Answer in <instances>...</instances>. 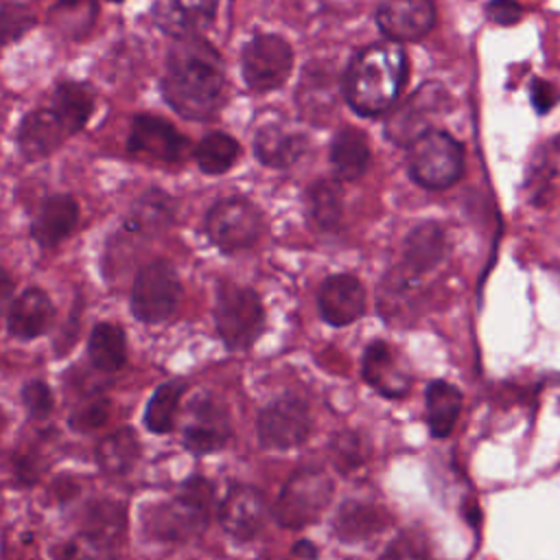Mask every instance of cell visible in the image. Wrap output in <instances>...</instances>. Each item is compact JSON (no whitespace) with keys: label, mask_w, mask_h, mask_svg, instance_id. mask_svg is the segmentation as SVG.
<instances>
[{"label":"cell","mask_w":560,"mask_h":560,"mask_svg":"<svg viewBox=\"0 0 560 560\" xmlns=\"http://www.w3.org/2000/svg\"><path fill=\"white\" fill-rule=\"evenodd\" d=\"M162 94L184 118L212 116L223 94V63L217 50L199 37L179 39L166 59Z\"/></svg>","instance_id":"cell-1"},{"label":"cell","mask_w":560,"mask_h":560,"mask_svg":"<svg viewBox=\"0 0 560 560\" xmlns=\"http://www.w3.org/2000/svg\"><path fill=\"white\" fill-rule=\"evenodd\" d=\"M405 79V50L392 39L376 42L350 61L343 79L346 101L361 116L383 114L398 98Z\"/></svg>","instance_id":"cell-2"},{"label":"cell","mask_w":560,"mask_h":560,"mask_svg":"<svg viewBox=\"0 0 560 560\" xmlns=\"http://www.w3.org/2000/svg\"><path fill=\"white\" fill-rule=\"evenodd\" d=\"M212 499V483H208L203 477H190L182 483L175 499L147 510V532L164 542H188L206 529Z\"/></svg>","instance_id":"cell-3"},{"label":"cell","mask_w":560,"mask_h":560,"mask_svg":"<svg viewBox=\"0 0 560 560\" xmlns=\"http://www.w3.org/2000/svg\"><path fill=\"white\" fill-rule=\"evenodd\" d=\"M407 171L424 188H448L464 173V149L446 131L427 129L409 144Z\"/></svg>","instance_id":"cell-4"},{"label":"cell","mask_w":560,"mask_h":560,"mask_svg":"<svg viewBox=\"0 0 560 560\" xmlns=\"http://www.w3.org/2000/svg\"><path fill=\"white\" fill-rule=\"evenodd\" d=\"M332 499V479L322 468H300L282 486L273 516L282 527L300 529L322 516Z\"/></svg>","instance_id":"cell-5"},{"label":"cell","mask_w":560,"mask_h":560,"mask_svg":"<svg viewBox=\"0 0 560 560\" xmlns=\"http://www.w3.org/2000/svg\"><path fill=\"white\" fill-rule=\"evenodd\" d=\"M262 304L258 295L238 284H221L214 302V324L230 350L249 348L262 332Z\"/></svg>","instance_id":"cell-6"},{"label":"cell","mask_w":560,"mask_h":560,"mask_svg":"<svg viewBox=\"0 0 560 560\" xmlns=\"http://www.w3.org/2000/svg\"><path fill=\"white\" fill-rule=\"evenodd\" d=\"M182 295V287L175 269L164 260L144 265L131 291V311L140 322L158 324L173 315Z\"/></svg>","instance_id":"cell-7"},{"label":"cell","mask_w":560,"mask_h":560,"mask_svg":"<svg viewBox=\"0 0 560 560\" xmlns=\"http://www.w3.org/2000/svg\"><path fill=\"white\" fill-rule=\"evenodd\" d=\"M260 228L262 217L258 208L243 197L217 201L206 217V232L223 252L252 247L260 236Z\"/></svg>","instance_id":"cell-8"},{"label":"cell","mask_w":560,"mask_h":560,"mask_svg":"<svg viewBox=\"0 0 560 560\" xmlns=\"http://www.w3.org/2000/svg\"><path fill=\"white\" fill-rule=\"evenodd\" d=\"M293 66L291 46L278 35H256L243 48V77L252 90L280 88Z\"/></svg>","instance_id":"cell-9"},{"label":"cell","mask_w":560,"mask_h":560,"mask_svg":"<svg viewBox=\"0 0 560 560\" xmlns=\"http://www.w3.org/2000/svg\"><path fill=\"white\" fill-rule=\"evenodd\" d=\"M258 440L265 448H291L306 440L311 413L300 398H280L258 413Z\"/></svg>","instance_id":"cell-10"},{"label":"cell","mask_w":560,"mask_h":560,"mask_svg":"<svg viewBox=\"0 0 560 560\" xmlns=\"http://www.w3.org/2000/svg\"><path fill=\"white\" fill-rule=\"evenodd\" d=\"M230 440V420L225 409L210 396H197L188 407L184 444L188 451L203 455L223 448Z\"/></svg>","instance_id":"cell-11"},{"label":"cell","mask_w":560,"mask_h":560,"mask_svg":"<svg viewBox=\"0 0 560 560\" xmlns=\"http://www.w3.org/2000/svg\"><path fill=\"white\" fill-rule=\"evenodd\" d=\"M383 35L392 42H416L424 37L435 22L431 0H385L376 11Z\"/></svg>","instance_id":"cell-12"},{"label":"cell","mask_w":560,"mask_h":560,"mask_svg":"<svg viewBox=\"0 0 560 560\" xmlns=\"http://www.w3.org/2000/svg\"><path fill=\"white\" fill-rule=\"evenodd\" d=\"M127 147L131 153H142V155H151L155 160L175 162L186 153L188 142L166 120L149 116V114H140L133 118Z\"/></svg>","instance_id":"cell-13"},{"label":"cell","mask_w":560,"mask_h":560,"mask_svg":"<svg viewBox=\"0 0 560 560\" xmlns=\"http://www.w3.org/2000/svg\"><path fill=\"white\" fill-rule=\"evenodd\" d=\"M317 308L319 315L332 326L352 324L365 311V291L354 276H330L319 287Z\"/></svg>","instance_id":"cell-14"},{"label":"cell","mask_w":560,"mask_h":560,"mask_svg":"<svg viewBox=\"0 0 560 560\" xmlns=\"http://www.w3.org/2000/svg\"><path fill=\"white\" fill-rule=\"evenodd\" d=\"M265 516V499L252 486H234L219 508V521L223 529L238 540L254 538L260 532Z\"/></svg>","instance_id":"cell-15"},{"label":"cell","mask_w":560,"mask_h":560,"mask_svg":"<svg viewBox=\"0 0 560 560\" xmlns=\"http://www.w3.org/2000/svg\"><path fill=\"white\" fill-rule=\"evenodd\" d=\"M217 2L219 0H155L153 13L166 33L184 39L195 37L212 22Z\"/></svg>","instance_id":"cell-16"},{"label":"cell","mask_w":560,"mask_h":560,"mask_svg":"<svg viewBox=\"0 0 560 560\" xmlns=\"http://www.w3.org/2000/svg\"><path fill=\"white\" fill-rule=\"evenodd\" d=\"M304 149H306V136L280 122L262 125L254 138L256 158L262 164L273 168L291 166L293 162L300 160Z\"/></svg>","instance_id":"cell-17"},{"label":"cell","mask_w":560,"mask_h":560,"mask_svg":"<svg viewBox=\"0 0 560 560\" xmlns=\"http://www.w3.org/2000/svg\"><path fill=\"white\" fill-rule=\"evenodd\" d=\"M363 378L387 398H400L409 389V376L398 365L394 350L385 341L368 346L363 354Z\"/></svg>","instance_id":"cell-18"},{"label":"cell","mask_w":560,"mask_h":560,"mask_svg":"<svg viewBox=\"0 0 560 560\" xmlns=\"http://www.w3.org/2000/svg\"><path fill=\"white\" fill-rule=\"evenodd\" d=\"M52 319V304L48 295L31 287L24 293H20L7 313V328L18 339H33L46 332Z\"/></svg>","instance_id":"cell-19"},{"label":"cell","mask_w":560,"mask_h":560,"mask_svg":"<svg viewBox=\"0 0 560 560\" xmlns=\"http://www.w3.org/2000/svg\"><path fill=\"white\" fill-rule=\"evenodd\" d=\"M66 136L68 131L52 109H37L24 116L18 129V144L26 158H44L52 153Z\"/></svg>","instance_id":"cell-20"},{"label":"cell","mask_w":560,"mask_h":560,"mask_svg":"<svg viewBox=\"0 0 560 560\" xmlns=\"http://www.w3.org/2000/svg\"><path fill=\"white\" fill-rule=\"evenodd\" d=\"M79 219L77 201L70 195H55L44 201L35 221H33V238L42 247H52L61 243L74 228Z\"/></svg>","instance_id":"cell-21"},{"label":"cell","mask_w":560,"mask_h":560,"mask_svg":"<svg viewBox=\"0 0 560 560\" xmlns=\"http://www.w3.org/2000/svg\"><path fill=\"white\" fill-rule=\"evenodd\" d=\"M330 162L339 179H357L370 162V142L361 129H341L330 142Z\"/></svg>","instance_id":"cell-22"},{"label":"cell","mask_w":560,"mask_h":560,"mask_svg":"<svg viewBox=\"0 0 560 560\" xmlns=\"http://www.w3.org/2000/svg\"><path fill=\"white\" fill-rule=\"evenodd\" d=\"M462 409V392L446 383L433 381L427 387V424L433 438H446L459 416Z\"/></svg>","instance_id":"cell-23"},{"label":"cell","mask_w":560,"mask_h":560,"mask_svg":"<svg viewBox=\"0 0 560 560\" xmlns=\"http://www.w3.org/2000/svg\"><path fill=\"white\" fill-rule=\"evenodd\" d=\"M140 457V442L129 427L105 435L96 444V462L107 475H125Z\"/></svg>","instance_id":"cell-24"},{"label":"cell","mask_w":560,"mask_h":560,"mask_svg":"<svg viewBox=\"0 0 560 560\" xmlns=\"http://www.w3.org/2000/svg\"><path fill=\"white\" fill-rule=\"evenodd\" d=\"M90 361L101 372H116L127 361V343L125 332L116 324L101 322L92 328L88 343Z\"/></svg>","instance_id":"cell-25"},{"label":"cell","mask_w":560,"mask_h":560,"mask_svg":"<svg viewBox=\"0 0 560 560\" xmlns=\"http://www.w3.org/2000/svg\"><path fill=\"white\" fill-rule=\"evenodd\" d=\"M92 107H94L92 92L83 83H72V81L59 83L52 94V112L57 114V118L61 120L68 133L79 131L88 122Z\"/></svg>","instance_id":"cell-26"},{"label":"cell","mask_w":560,"mask_h":560,"mask_svg":"<svg viewBox=\"0 0 560 560\" xmlns=\"http://www.w3.org/2000/svg\"><path fill=\"white\" fill-rule=\"evenodd\" d=\"M442 249H444L442 230L435 223L427 221L409 232L402 254H405L407 267H411L413 271H427L442 258Z\"/></svg>","instance_id":"cell-27"},{"label":"cell","mask_w":560,"mask_h":560,"mask_svg":"<svg viewBox=\"0 0 560 560\" xmlns=\"http://www.w3.org/2000/svg\"><path fill=\"white\" fill-rule=\"evenodd\" d=\"M385 527V516L374 505L365 503H343L337 518H335V532L343 540H361L365 536H372Z\"/></svg>","instance_id":"cell-28"},{"label":"cell","mask_w":560,"mask_h":560,"mask_svg":"<svg viewBox=\"0 0 560 560\" xmlns=\"http://www.w3.org/2000/svg\"><path fill=\"white\" fill-rule=\"evenodd\" d=\"M184 389L186 385L182 381H168L153 392L144 409L147 429H151L153 433H168L173 429Z\"/></svg>","instance_id":"cell-29"},{"label":"cell","mask_w":560,"mask_h":560,"mask_svg":"<svg viewBox=\"0 0 560 560\" xmlns=\"http://www.w3.org/2000/svg\"><path fill=\"white\" fill-rule=\"evenodd\" d=\"M173 214H175L173 199L166 197L160 190H149L133 206L127 225L136 232H151L153 234V232H160L166 225H171Z\"/></svg>","instance_id":"cell-30"},{"label":"cell","mask_w":560,"mask_h":560,"mask_svg":"<svg viewBox=\"0 0 560 560\" xmlns=\"http://www.w3.org/2000/svg\"><path fill=\"white\" fill-rule=\"evenodd\" d=\"M306 208L313 223L322 230H330L341 219V188L337 182H313L306 192Z\"/></svg>","instance_id":"cell-31"},{"label":"cell","mask_w":560,"mask_h":560,"mask_svg":"<svg viewBox=\"0 0 560 560\" xmlns=\"http://www.w3.org/2000/svg\"><path fill=\"white\" fill-rule=\"evenodd\" d=\"M125 532V508L116 501H94L85 510V529L107 545H114Z\"/></svg>","instance_id":"cell-32"},{"label":"cell","mask_w":560,"mask_h":560,"mask_svg":"<svg viewBox=\"0 0 560 560\" xmlns=\"http://www.w3.org/2000/svg\"><path fill=\"white\" fill-rule=\"evenodd\" d=\"M238 155V144L228 133L214 131L208 133L197 147H195V162L203 173L219 175L225 173Z\"/></svg>","instance_id":"cell-33"},{"label":"cell","mask_w":560,"mask_h":560,"mask_svg":"<svg viewBox=\"0 0 560 560\" xmlns=\"http://www.w3.org/2000/svg\"><path fill=\"white\" fill-rule=\"evenodd\" d=\"M96 13L94 0H63L55 7V24L68 35H79L90 28L92 18Z\"/></svg>","instance_id":"cell-34"},{"label":"cell","mask_w":560,"mask_h":560,"mask_svg":"<svg viewBox=\"0 0 560 560\" xmlns=\"http://www.w3.org/2000/svg\"><path fill=\"white\" fill-rule=\"evenodd\" d=\"M61 560H116V553L112 545L90 534H79L66 545Z\"/></svg>","instance_id":"cell-35"},{"label":"cell","mask_w":560,"mask_h":560,"mask_svg":"<svg viewBox=\"0 0 560 560\" xmlns=\"http://www.w3.org/2000/svg\"><path fill=\"white\" fill-rule=\"evenodd\" d=\"M330 448H332V455H335V464L341 470L357 468L365 459V448H363L361 438L357 433H350V431H343V433L335 435Z\"/></svg>","instance_id":"cell-36"},{"label":"cell","mask_w":560,"mask_h":560,"mask_svg":"<svg viewBox=\"0 0 560 560\" xmlns=\"http://www.w3.org/2000/svg\"><path fill=\"white\" fill-rule=\"evenodd\" d=\"M22 400H24L28 413L33 418H37V420L46 418L50 413V409H52V394H50V389L42 381L26 383L24 389H22Z\"/></svg>","instance_id":"cell-37"},{"label":"cell","mask_w":560,"mask_h":560,"mask_svg":"<svg viewBox=\"0 0 560 560\" xmlns=\"http://www.w3.org/2000/svg\"><path fill=\"white\" fill-rule=\"evenodd\" d=\"M109 416V402L105 398H96V400H88L85 405L79 407V411H74L72 416V424L81 431H90L101 427Z\"/></svg>","instance_id":"cell-38"},{"label":"cell","mask_w":560,"mask_h":560,"mask_svg":"<svg viewBox=\"0 0 560 560\" xmlns=\"http://www.w3.org/2000/svg\"><path fill=\"white\" fill-rule=\"evenodd\" d=\"M31 24H33V18H31V13H28L24 7L7 4V7H4V20H2V26H4V44H9V42H13L15 37H20Z\"/></svg>","instance_id":"cell-39"},{"label":"cell","mask_w":560,"mask_h":560,"mask_svg":"<svg viewBox=\"0 0 560 560\" xmlns=\"http://www.w3.org/2000/svg\"><path fill=\"white\" fill-rule=\"evenodd\" d=\"M381 560H427V556L411 538L400 536L385 549Z\"/></svg>","instance_id":"cell-40"},{"label":"cell","mask_w":560,"mask_h":560,"mask_svg":"<svg viewBox=\"0 0 560 560\" xmlns=\"http://www.w3.org/2000/svg\"><path fill=\"white\" fill-rule=\"evenodd\" d=\"M486 11H488V18L497 24H514L523 15L521 4H516L514 0H490Z\"/></svg>","instance_id":"cell-41"},{"label":"cell","mask_w":560,"mask_h":560,"mask_svg":"<svg viewBox=\"0 0 560 560\" xmlns=\"http://www.w3.org/2000/svg\"><path fill=\"white\" fill-rule=\"evenodd\" d=\"M553 85L551 83H547V81H542V79H534L532 81V85H529V94H532V105L542 114V112H547L553 103H556V98H553Z\"/></svg>","instance_id":"cell-42"},{"label":"cell","mask_w":560,"mask_h":560,"mask_svg":"<svg viewBox=\"0 0 560 560\" xmlns=\"http://www.w3.org/2000/svg\"><path fill=\"white\" fill-rule=\"evenodd\" d=\"M293 551H295L298 556H304V558H315V556H317V549L311 547L306 540H300V542L293 547Z\"/></svg>","instance_id":"cell-43"},{"label":"cell","mask_w":560,"mask_h":560,"mask_svg":"<svg viewBox=\"0 0 560 560\" xmlns=\"http://www.w3.org/2000/svg\"><path fill=\"white\" fill-rule=\"evenodd\" d=\"M112 2H120V0H112Z\"/></svg>","instance_id":"cell-44"}]
</instances>
